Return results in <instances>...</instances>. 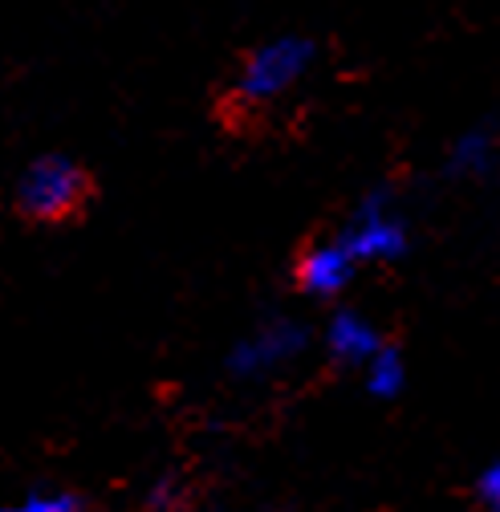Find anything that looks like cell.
<instances>
[{"label": "cell", "mask_w": 500, "mask_h": 512, "mask_svg": "<svg viewBox=\"0 0 500 512\" xmlns=\"http://www.w3.org/2000/svg\"><path fill=\"white\" fill-rule=\"evenodd\" d=\"M318 66H322V49L314 37L273 33L240 53L228 82V98L240 110H277L318 74Z\"/></svg>", "instance_id": "obj_1"}, {"label": "cell", "mask_w": 500, "mask_h": 512, "mask_svg": "<svg viewBox=\"0 0 500 512\" xmlns=\"http://www.w3.org/2000/svg\"><path fill=\"white\" fill-rule=\"evenodd\" d=\"M90 200H94L90 171L74 155L61 151H45L29 159L9 187L13 212L33 228H66L86 216Z\"/></svg>", "instance_id": "obj_2"}, {"label": "cell", "mask_w": 500, "mask_h": 512, "mask_svg": "<svg viewBox=\"0 0 500 512\" xmlns=\"http://www.w3.org/2000/svg\"><path fill=\"white\" fill-rule=\"evenodd\" d=\"M318 346V330L297 313H269L248 326L224 354V374L236 387H269L293 374L309 350Z\"/></svg>", "instance_id": "obj_3"}, {"label": "cell", "mask_w": 500, "mask_h": 512, "mask_svg": "<svg viewBox=\"0 0 500 512\" xmlns=\"http://www.w3.org/2000/svg\"><path fill=\"white\" fill-rule=\"evenodd\" d=\"M334 232L346 244V252L358 261L362 273L407 261L411 240H415L411 220L399 208V200L391 196V187H370Z\"/></svg>", "instance_id": "obj_4"}, {"label": "cell", "mask_w": 500, "mask_h": 512, "mask_svg": "<svg viewBox=\"0 0 500 512\" xmlns=\"http://www.w3.org/2000/svg\"><path fill=\"white\" fill-rule=\"evenodd\" d=\"M289 273H293V289L305 301H318V305H342V297L362 277L358 261L346 252V244L338 240V232L305 240L297 248V256H293V269Z\"/></svg>", "instance_id": "obj_5"}, {"label": "cell", "mask_w": 500, "mask_h": 512, "mask_svg": "<svg viewBox=\"0 0 500 512\" xmlns=\"http://www.w3.org/2000/svg\"><path fill=\"white\" fill-rule=\"evenodd\" d=\"M387 342H391L387 330L374 322L366 309H354V305H334V309L326 313L322 330H318V350H322V358H326L334 370H346V374H358Z\"/></svg>", "instance_id": "obj_6"}, {"label": "cell", "mask_w": 500, "mask_h": 512, "mask_svg": "<svg viewBox=\"0 0 500 512\" xmlns=\"http://www.w3.org/2000/svg\"><path fill=\"white\" fill-rule=\"evenodd\" d=\"M444 167H448V175H456L464 183H476V179L496 175V167H500V135L496 131H480V126H472V131H460L448 143Z\"/></svg>", "instance_id": "obj_7"}, {"label": "cell", "mask_w": 500, "mask_h": 512, "mask_svg": "<svg viewBox=\"0 0 500 512\" xmlns=\"http://www.w3.org/2000/svg\"><path fill=\"white\" fill-rule=\"evenodd\" d=\"M358 378H362V391H366L370 399H379V403H395V399H403L407 378H411L403 346L387 342L379 354H374V358L358 370Z\"/></svg>", "instance_id": "obj_8"}, {"label": "cell", "mask_w": 500, "mask_h": 512, "mask_svg": "<svg viewBox=\"0 0 500 512\" xmlns=\"http://www.w3.org/2000/svg\"><path fill=\"white\" fill-rule=\"evenodd\" d=\"M0 512H90V504L74 488H29L13 500H0Z\"/></svg>", "instance_id": "obj_9"}, {"label": "cell", "mask_w": 500, "mask_h": 512, "mask_svg": "<svg viewBox=\"0 0 500 512\" xmlns=\"http://www.w3.org/2000/svg\"><path fill=\"white\" fill-rule=\"evenodd\" d=\"M476 504L484 512H500V456L480 468V476H476Z\"/></svg>", "instance_id": "obj_10"}, {"label": "cell", "mask_w": 500, "mask_h": 512, "mask_svg": "<svg viewBox=\"0 0 500 512\" xmlns=\"http://www.w3.org/2000/svg\"><path fill=\"white\" fill-rule=\"evenodd\" d=\"M476 512H484V508H476Z\"/></svg>", "instance_id": "obj_11"}]
</instances>
